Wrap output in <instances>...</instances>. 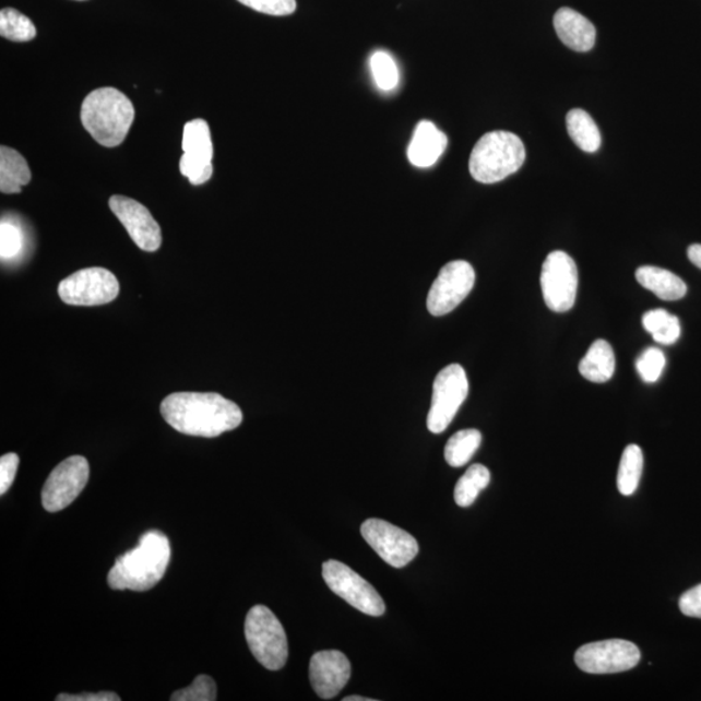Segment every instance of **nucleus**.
<instances>
[{"label":"nucleus","mask_w":701,"mask_h":701,"mask_svg":"<svg viewBox=\"0 0 701 701\" xmlns=\"http://www.w3.org/2000/svg\"><path fill=\"white\" fill-rule=\"evenodd\" d=\"M162 416L182 435L215 438L243 420L238 405L216 393H175L161 405Z\"/></svg>","instance_id":"nucleus-1"},{"label":"nucleus","mask_w":701,"mask_h":701,"mask_svg":"<svg viewBox=\"0 0 701 701\" xmlns=\"http://www.w3.org/2000/svg\"><path fill=\"white\" fill-rule=\"evenodd\" d=\"M170 556L167 535L159 531L144 533L139 546L116 559L108 573V586L136 593L148 591L163 580Z\"/></svg>","instance_id":"nucleus-2"},{"label":"nucleus","mask_w":701,"mask_h":701,"mask_svg":"<svg viewBox=\"0 0 701 701\" xmlns=\"http://www.w3.org/2000/svg\"><path fill=\"white\" fill-rule=\"evenodd\" d=\"M134 116L133 103L115 87L96 88L81 107L82 126L105 147L120 146L126 141Z\"/></svg>","instance_id":"nucleus-3"},{"label":"nucleus","mask_w":701,"mask_h":701,"mask_svg":"<svg viewBox=\"0 0 701 701\" xmlns=\"http://www.w3.org/2000/svg\"><path fill=\"white\" fill-rule=\"evenodd\" d=\"M526 159V150L519 135L506 130L487 133L474 146L470 171L480 183H497L518 171Z\"/></svg>","instance_id":"nucleus-4"},{"label":"nucleus","mask_w":701,"mask_h":701,"mask_svg":"<svg viewBox=\"0 0 701 701\" xmlns=\"http://www.w3.org/2000/svg\"><path fill=\"white\" fill-rule=\"evenodd\" d=\"M245 634L253 657L264 668H284L288 657L287 637L284 627L270 608L256 606L250 609L246 617Z\"/></svg>","instance_id":"nucleus-5"},{"label":"nucleus","mask_w":701,"mask_h":701,"mask_svg":"<svg viewBox=\"0 0 701 701\" xmlns=\"http://www.w3.org/2000/svg\"><path fill=\"white\" fill-rule=\"evenodd\" d=\"M467 393H470V382L462 366L451 364L438 373L432 384L431 407L428 415V429L432 435H441L449 428L465 402Z\"/></svg>","instance_id":"nucleus-6"},{"label":"nucleus","mask_w":701,"mask_h":701,"mask_svg":"<svg viewBox=\"0 0 701 701\" xmlns=\"http://www.w3.org/2000/svg\"><path fill=\"white\" fill-rule=\"evenodd\" d=\"M59 297L70 306L111 304L120 293L119 281L106 268H85L59 284Z\"/></svg>","instance_id":"nucleus-7"},{"label":"nucleus","mask_w":701,"mask_h":701,"mask_svg":"<svg viewBox=\"0 0 701 701\" xmlns=\"http://www.w3.org/2000/svg\"><path fill=\"white\" fill-rule=\"evenodd\" d=\"M322 577L334 594L364 615L380 617L387 610L377 590L341 561L329 560L322 566Z\"/></svg>","instance_id":"nucleus-8"},{"label":"nucleus","mask_w":701,"mask_h":701,"mask_svg":"<svg viewBox=\"0 0 701 701\" xmlns=\"http://www.w3.org/2000/svg\"><path fill=\"white\" fill-rule=\"evenodd\" d=\"M540 285L546 306L554 312H568L574 307L579 292V270L563 251H554L542 266Z\"/></svg>","instance_id":"nucleus-9"},{"label":"nucleus","mask_w":701,"mask_h":701,"mask_svg":"<svg viewBox=\"0 0 701 701\" xmlns=\"http://www.w3.org/2000/svg\"><path fill=\"white\" fill-rule=\"evenodd\" d=\"M574 662L590 675H615L635 668L641 662V651L634 643L609 639L582 645L575 652Z\"/></svg>","instance_id":"nucleus-10"},{"label":"nucleus","mask_w":701,"mask_h":701,"mask_svg":"<svg viewBox=\"0 0 701 701\" xmlns=\"http://www.w3.org/2000/svg\"><path fill=\"white\" fill-rule=\"evenodd\" d=\"M474 282L476 272L467 261L455 260L445 264L431 285L426 301L430 314L439 318L452 312L471 294Z\"/></svg>","instance_id":"nucleus-11"},{"label":"nucleus","mask_w":701,"mask_h":701,"mask_svg":"<svg viewBox=\"0 0 701 701\" xmlns=\"http://www.w3.org/2000/svg\"><path fill=\"white\" fill-rule=\"evenodd\" d=\"M91 477V466L84 456H71L61 462L48 476L43 490L47 512L63 511L78 499Z\"/></svg>","instance_id":"nucleus-12"},{"label":"nucleus","mask_w":701,"mask_h":701,"mask_svg":"<svg viewBox=\"0 0 701 701\" xmlns=\"http://www.w3.org/2000/svg\"><path fill=\"white\" fill-rule=\"evenodd\" d=\"M361 535L389 566L401 569L418 554V543L403 528L380 519H369L361 525Z\"/></svg>","instance_id":"nucleus-13"},{"label":"nucleus","mask_w":701,"mask_h":701,"mask_svg":"<svg viewBox=\"0 0 701 701\" xmlns=\"http://www.w3.org/2000/svg\"><path fill=\"white\" fill-rule=\"evenodd\" d=\"M109 209L120 219L133 242L141 250L154 252L162 246V229L143 204L122 195L109 199Z\"/></svg>","instance_id":"nucleus-14"},{"label":"nucleus","mask_w":701,"mask_h":701,"mask_svg":"<svg viewBox=\"0 0 701 701\" xmlns=\"http://www.w3.org/2000/svg\"><path fill=\"white\" fill-rule=\"evenodd\" d=\"M350 678V664L340 651H321L309 664V679L321 699H333L345 689Z\"/></svg>","instance_id":"nucleus-15"},{"label":"nucleus","mask_w":701,"mask_h":701,"mask_svg":"<svg viewBox=\"0 0 701 701\" xmlns=\"http://www.w3.org/2000/svg\"><path fill=\"white\" fill-rule=\"evenodd\" d=\"M554 26L561 43L577 52H587L595 45L596 29L594 24L568 7L556 12Z\"/></svg>","instance_id":"nucleus-16"},{"label":"nucleus","mask_w":701,"mask_h":701,"mask_svg":"<svg viewBox=\"0 0 701 701\" xmlns=\"http://www.w3.org/2000/svg\"><path fill=\"white\" fill-rule=\"evenodd\" d=\"M447 135L431 121H421L415 129L408 147V159L417 168H429L447 147Z\"/></svg>","instance_id":"nucleus-17"},{"label":"nucleus","mask_w":701,"mask_h":701,"mask_svg":"<svg viewBox=\"0 0 701 701\" xmlns=\"http://www.w3.org/2000/svg\"><path fill=\"white\" fill-rule=\"evenodd\" d=\"M635 277L639 285L663 300H679L687 294V286L682 278L663 268L652 265L638 268Z\"/></svg>","instance_id":"nucleus-18"},{"label":"nucleus","mask_w":701,"mask_h":701,"mask_svg":"<svg viewBox=\"0 0 701 701\" xmlns=\"http://www.w3.org/2000/svg\"><path fill=\"white\" fill-rule=\"evenodd\" d=\"M616 357L607 341L597 340L580 363V373L595 383L608 382L615 375Z\"/></svg>","instance_id":"nucleus-19"},{"label":"nucleus","mask_w":701,"mask_h":701,"mask_svg":"<svg viewBox=\"0 0 701 701\" xmlns=\"http://www.w3.org/2000/svg\"><path fill=\"white\" fill-rule=\"evenodd\" d=\"M32 180L29 165L19 151L0 148V191L3 194H19Z\"/></svg>","instance_id":"nucleus-20"},{"label":"nucleus","mask_w":701,"mask_h":701,"mask_svg":"<svg viewBox=\"0 0 701 701\" xmlns=\"http://www.w3.org/2000/svg\"><path fill=\"white\" fill-rule=\"evenodd\" d=\"M567 128L570 139L584 153H596L602 146V134L593 117L583 109L575 108L567 115Z\"/></svg>","instance_id":"nucleus-21"},{"label":"nucleus","mask_w":701,"mask_h":701,"mask_svg":"<svg viewBox=\"0 0 701 701\" xmlns=\"http://www.w3.org/2000/svg\"><path fill=\"white\" fill-rule=\"evenodd\" d=\"M183 155L192 161L212 163L213 143L207 121L191 120L183 128Z\"/></svg>","instance_id":"nucleus-22"},{"label":"nucleus","mask_w":701,"mask_h":701,"mask_svg":"<svg viewBox=\"0 0 701 701\" xmlns=\"http://www.w3.org/2000/svg\"><path fill=\"white\" fill-rule=\"evenodd\" d=\"M644 458L641 447L630 444L625 449L617 474V487L623 497H631L638 490L643 473Z\"/></svg>","instance_id":"nucleus-23"},{"label":"nucleus","mask_w":701,"mask_h":701,"mask_svg":"<svg viewBox=\"0 0 701 701\" xmlns=\"http://www.w3.org/2000/svg\"><path fill=\"white\" fill-rule=\"evenodd\" d=\"M483 442V435L476 429L460 430L450 438L444 449L445 462L452 467H462L471 462Z\"/></svg>","instance_id":"nucleus-24"},{"label":"nucleus","mask_w":701,"mask_h":701,"mask_svg":"<svg viewBox=\"0 0 701 701\" xmlns=\"http://www.w3.org/2000/svg\"><path fill=\"white\" fill-rule=\"evenodd\" d=\"M490 471L485 465L474 464L467 470L455 487V501L459 507H471L480 491L489 486Z\"/></svg>","instance_id":"nucleus-25"},{"label":"nucleus","mask_w":701,"mask_h":701,"mask_svg":"<svg viewBox=\"0 0 701 701\" xmlns=\"http://www.w3.org/2000/svg\"><path fill=\"white\" fill-rule=\"evenodd\" d=\"M0 36L13 43H27L37 37V27L22 12L3 9L0 12Z\"/></svg>","instance_id":"nucleus-26"},{"label":"nucleus","mask_w":701,"mask_h":701,"mask_svg":"<svg viewBox=\"0 0 701 701\" xmlns=\"http://www.w3.org/2000/svg\"><path fill=\"white\" fill-rule=\"evenodd\" d=\"M370 70L378 87L390 92L399 84V71L393 58L388 52L377 51L370 58Z\"/></svg>","instance_id":"nucleus-27"},{"label":"nucleus","mask_w":701,"mask_h":701,"mask_svg":"<svg viewBox=\"0 0 701 701\" xmlns=\"http://www.w3.org/2000/svg\"><path fill=\"white\" fill-rule=\"evenodd\" d=\"M217 699V687L215 680L209 676H198L187 689L171 693L174 701H215Z\"/></svg>","instance_id":"nucleus-28"},{"label":"nucleus","mask_w":701,"mask_h":701,"mask_svg":"<svg viewBox=\"0 0 701 701\" xmlns=\"http://www.w3.org/2000/svg\"><path fill=\"white\" fill-rule=\"evenodd\" d=\"M665 364L663 350L650 347L638 357L635 367L643 381L654 383L662 377Z\"/></svg>","instance_id":"nucleus-29"},{"label":"nucleus","mask_w":701,"mask_h":701,"mask_svg":"<svg viewBox=\"0 0 701 701\" xmlns=\"http://www.w3.org/2000/svg\"><path fill=\"white\" fill-rule=\"evenodd\" d=\"M23 233L19 226L3 219L0 225V257L2 260L15 259L23 250Z\"/></svg>","instance_id":"nucleus-30"},{"label":"nucleus","mask_w":701,"mask_h":701,"mask_svg":"<svg viewBox=\"0 0 701 701\" xmlns=\"http://www.w3.org/2000/svg\"><path fill=\"white\" fill-rule=\"evenodd\" d=\"M238 2L271 16H287L297 10V0H238Z\"/></svg>","instance_id":"nucleus-31"},{"label":"nucleus","mask_w":701,"mask_h":701,"mask_svg":"<svg viewBox=\"0 0 701 701\" xmlns=\"http://www.w3.org/2000/svg\"><path fill=\"white\" fill-rule=\"evenodd\" d=\"M180 170L182 176L189 178L191 185H203L210 180L213 175L212 163L192 161L190 157L182 155L180 161Z\"/></svg>","instance_id":"nucleus-32"},{"label":"nucleus","mask_w":701,"mask_h":701,"mask_svg":"<svg viewBox=\"0 0 701 701\" xmlns=\"http://www.w3.org/2000/svg\"><path fill=\"white\" fill-rule=\"evenodd\" d=\"M19 463L20 459L16 453H7L0 458V494L4 495L10 490L16 478Z\"/></svg>","instance_id":"nucleus-33"},{"label":"nucleus","mask_w":701,"mask_h":701,"mask_svg":"<svg viewBox=\"0 0 701 701\" xmlns=\"http://www.w3.org/2000/svg\"><path fill=\"white\" fill-rule=\"evenodd\" d=\"M679 609L685 616L701 618V584L679 597Z\"/></svg>","instance_id":"nucleus-34"},{"label":"nucleus","mask_w":701,"mask_h":701,"mask_svg":"<svg viewBox=\"0 0 701 701\" xmlns=\"http://www.w3.org/2000/svg\"><path fill=\"white\" fill-rule=\"evenodd\" d=\"M672 318L673 314H670L668 311H665V309H652V311L645 312L643 314L642 324L651 335H654L658 332L660 329L668 324Z\"/></svg>","instance_id":"nucleus-35"},{"label":"nucleus","mask_w":701,"mask_h":701,"mask_svg":"<svg viewBox=\"0 0 701 701\" xmlns=\"http://www.w3.org/2000/svg\"><path fill=\"white\" fill-rule=\"evenodd\" d=\"M680 336V324L677 316H673L672 320L657 333L652 335L660 345L670 346L676 343Z\"/></svg>","instance_id":"nucleus-36"},{"label":"nucleus","mask_w":701,"mask_h":701,"mask_svg":"<svg viewBox=\"0 0 701 701\" xmlns=\"http://www.w3.org/2000/svg\"><path fill=\"white\" fill-rule=\"evenodd\" d=\"M59 701H119L121 698L115 692L102 691L95 693H79V696H70V693H60L57 698Z\"/></svg>","instance_id":"nucleus-37"},{"label":"nucleus","mask_w":701,"mask_h":701,"mask_svg":"<svg viewBox=\"0 0 701 701\" xmlns=\"http://www.w3.org/2000/svg\"><path fill=\"white\" fill-rule=\"evenodd\" d=\"M687 256H689L691 263L701 270V245H691L687 250Z\"/></svg>","instance_id":"nucleus-38"},{"label":"nucleus","mask_w":701,"mask_h":701,"mask_svg":"<svg viewBox=\"0 0 701 701\" xmlns=\"http://www.w3.org/2000/svg\"><path fill=\"white\" fill-rule=\"evenodd\" d=\"M343 701H375V699L361 698V697L354 696V697L345 698V699H343Z\"/></svg>","instance_id":"nucleus-39"}]
</instances>
